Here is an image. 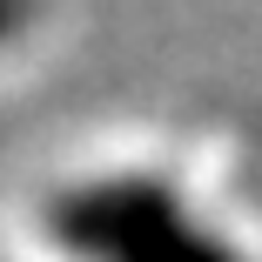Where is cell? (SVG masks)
I'll list each match as a JSON object with an SVG mask.
<instances>
[{"label":"cell","instance_id":"cell-1","mask_svg":"<svg viewBox=\"0 0 262 262\" xmlns=\"http://www.w3.org/2000/svg\"><path fill=\"white\" fill-rule=\"evenodd\" d=\"M47 235L81 262H242L162 175H94L47 202Z\"/></svg>","mask_w":262,"mask_h":262},{"label":"cell","instance_id":"cell-2","mask_svg":"<svg viewBox=\"0 0 262 262\" xmlns=\"http://www.w3.org/2000/svg\"><path fill=\"white\" fill-rule=\"evenodd\" d=\"M242 195H249V202H255V208H262V168H255V162H249V168H242Z\"/></svg>","mask_w":262,"mask_h":262},{"label":"cell","instance_id":"cell-3","mask_svg":"<svg viewBox=\"0 0 262 262\" xmlns=\"http://www.w3.org/2000/svg\"><path fill=\"white\" fill-rule=\"evenodd\" d=\"M20 20H27L20 7H0V40H7V34H20Z\"/></svg>","mask_w":262,"mask_h":262}]
</instances>
